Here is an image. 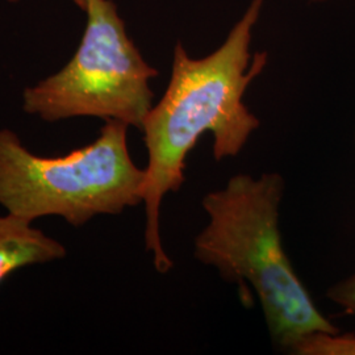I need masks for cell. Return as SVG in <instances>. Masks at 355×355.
<instances>
[{"instance_id": "2", "label": "cell", "mask_w": 355, "mask_h": 355, "mask_svg": "<svg viewBox=\"0 0 355 355\" xmlns=\"http://www.w3.org/2000/svg\"><path fill=\"white\" fill-rule=\"evenodd\" d=\"M284 186L278 173L237 174L224 189L207 193L202 207L209 220L195 239L193 257L215 267L223 279L250 283L272 341L290 353L306 334L340 329L318 311L283 248Z\"/></svg>"}, {"instance_id": "5", "label": "cell", "mask_w": 355, "mask_h": 355, "mask_svg": "<svg viewBox=\"0 0 355 355\" xmlns=\"http://www.w3.org/2000/svg\"><path fill=\"white\" fill-rule=\"evenodd\" d=\"M66 249L31 223L8 214L0 217V283L23 267L61 259Z\"/></svg>"}, {"instance_id": "9", "label": "cell", "mask_w": 355, "mask_h": 355, "mask_svg": "<svg viewBox=\"0 0 355 355\" xmlns=\"http://www.w3.org/2000/svg\"><path fill=\"white\" fill-rule=\"evenodd\" d=\"M312 1H324V0H312Z\"/></svg>"}, {"instance_id": "1", "label": "cell", "mask_w": 355, "mask_h": 355, "mask_svg": "<svg viewBox=\"0 0 355 355\" xmlns=\"http://www.w3.org/2000/svg\"><path fill=\"white\" fill-rule=\"evenodd\" d=\"M262 4L263 0H253L224 44L204 58H191L177 44L168 86L144 120L141 130L149 157L144 189L145 246L161 274L174 266L161 240V204L168 192L182 189L189 153L204 133H212L216 161L236 157L259 128L243 95L268 58L266 51H259L250 64L252 31Z\"/></svg>"}, {"instance_id": "10", "label": "cell", "mask_w": 355, "mask_h": 355, "mask_svg": "<svg viewBox=\"0 0 355 355\" xmlns=\"http://www.w3.org/2000/svg\"><path fill=\"white\" fill-rule=\"evenodd\" d=\"M354 140H355V137H354Z\"/></svg>"}, {"instance_id": "8", "label": "cell", "mask_w": 355, "mask_h": 355, "mask_svg": "<svg viewBox=\"0 0 355 355\" xmlns=\"http://www.w3.org/2000/svg\"><path fill=\"white\" fill-rule=\"evenodd\" d=\"M10 1H17V0H10ZM73 1L76 3L79 8H82V10L86 11V8H87V0H73Z\"/></svg>"}, {"instance_id": "6", "label": "cell", "mask_w": 355, "mask_h": 355, "mask_svg": "<svg viewBox=\"0 0 355 355\" xmlns=\"http://www.w3.org/2000/svg\"><path fill=\"white\" fill-rule=\"evenodd\" d=\"M296 355H355V334L315 331L292 346Z\"/></svg>"}, {"instance_id": "7", "label": "cell", "mask_w": 355, "mask_h": 355, "mask_svg": "<svg viewBox=\"0 0 355 355\" xmlns=\"http://www.w3.org/2000/svg\"><path fill=\"white\" fill-rule=\"evenodd\" d=\"M327 296L333 303L355 318V272L353 275L333 284L327 291Z\"/></svg>"}, {"instance_id": "3", "label": "cell", "mask_w": 355, "mask_h": 355, "mask_svg": "<svg viewBox=\"0 0 355 355\" xmlns=\"http://www.w3.org/2000/svg\"><path fill=\"white\" fill-rule=\"evenodd\" d=\"M128 127L107 120L92 144L64 157H38L10 129L0 130V204L32 223L60 216L74 227L144 203L145 170L135 165Z\"/></svg>"}, {"instance_id": "4", "label": "cell", "mask_w": 355, "mask_h": 355, "mask_svg": "<svg viewBox=\"0 0 355 355\" xmlns=\"http://www.w3.org/2000/svg\"><path fill=\"white\" fill-rule=\"evenodd\" d=\"M87 26L64 69L24 91V111L57 121L94 116L142 128L153 107L150 79L158 71L142 58L111 0H87Z\"/></svg>"}]
</instances>
